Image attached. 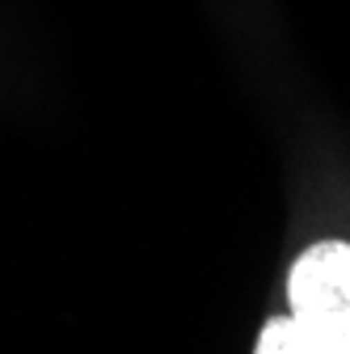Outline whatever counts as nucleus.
<instances>
[{"label": "nucleus", "instance_id": "1", "mask_svg": "<svg viewBox=\"0 0 350 354\" xmlns=\"http://www.w3.org/2000/svg\"><path fill=\"white\" fill-rule=\"evenodd\" d=\"M291 317H333L350 313V245L317 241L308 245L287 274Z\"/></svg>", "mask_w": 350, "mask_h": 354}, {"label": "nucleus", "instance_id": "2", "mask_svg": "<svg viewBox=\"0 0 350 354\" xmlns=\"http://www.w3.org/2000/svg\"><path fill=\"white\" fill-rule=\"evenodd\" d=\"M253 354H313V342L304 333V321L300 317H275L261 329Z\"/></svg>", "mask_w": 350, "mask_h": 354}, {"label": "nucleus", "instance_id": "3", "mask_svg": "<svg viewBox=\"0 0 350 354\" xmlns=\"http://www.w3.org/2000/svg\"><path fill=\"white\" fill-rule=\"evenodd\" d=\"M304 333L313 342V354H350V313L333 317H300Z\"/></svg>", "mask_w": 350, "mask_h": 354}]
</instances>
